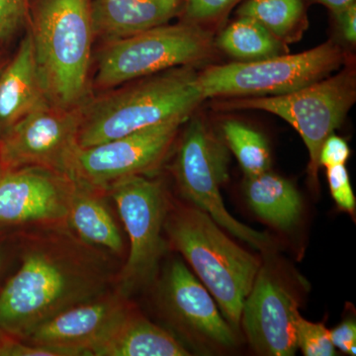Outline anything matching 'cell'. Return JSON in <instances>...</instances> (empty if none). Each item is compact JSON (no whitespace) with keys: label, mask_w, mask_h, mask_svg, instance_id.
<instances>
[{"label":"cell","mask_w":356,"mask_h":356,"mask_svg":"<svg viewBox=\"0 0 356 356\" xmlns=\"http://www.w3.org/2000/svg\"><path fill=\"white\" fill-rule=\"evenodd\" d=\"M112 277L104 254L76 236H34L0 292V337L23 341L60 312L106 293Z\"/></svg>","instance_id":"cell-1"},{"label":"cell","mask_w":356,"mask_h":356,"mask_svg":"<svg viewBox=\"0 0 356 356\" xmlns=\"http://www.w3.org/2000/svg\"><path fill=\"white\" fill-rule=\"evenodd\" d=\"M191 65L144 77L81 107L79 146L88 147L178 118H189L204 98Z\"/></svg>","instance_id":"cell-2"},{"label":"cell","mask_w":356,"mask_h":356,"mask_svg":"<svg viewBox=\"0 0 356 356\" xmlns=\"http://www.w3.org/2000/svg\"><path fill=\"white\" fill-rule=\"evenodd\" d=\"M172 247L184 255L217 302L222 315L238 329L245 300L261 269L259 259L234 243L202 210L182 207L166 214Z\"/></svg>","instance_id":"cell-3"},{"label":"cell","mask_w":356,"mask_h":356,"mask_svg":"<svg viewBox=\"0 0 356 356\" xmlns=\"http://www.w3.org/2000/svg\"><path fill=\"white\" fill-rule=\"evenodd\" d=\"M30 34L49 102L64 109L81 106L95 35L91 0H39Z\"/></svg>","instance_id":"cell-4"},{"label":"cell","mask_w":356,"mask_h":356,"mask_svg":"<svg viewBox=\"0 0 356 356\" xmlns=\"http://www.w3.org/2000/svg\"><path fill=\"white\" fill-rule=\"evenodd\" d=\"M343 60V49L329 41L294 55L210 67L197 83L204 99L283 95L331 76Z\"/></svg>","instance_id":"cell-5"},{"label":"cell","mask_w":356,"mask_h":356,"mask_svg":"<svg viewBox=\"0 0 356 356\" xmlns=\"http://www.w3.org/2000/svg\"><path fill=\"white\" fill-rule=\"evenodd\" d=\"M355 100V74L346 70L287 95L233 98L218 105L224 109L261 110L286 121L306 145L309 173L315 182L323 144L343 124Z\"/></svg>","instance_id":"cell-6"},{"label":"cell","mask_w":356,"mask_h":356,"mask_svg":"<svg viewBox=\"0 0 356 356\" xmlns=\"http://www.w3.org/2000/svg\"><path fill=\"white\" fill-rule=\"evenodd\" d=\"M108 42L100 53L95 79L102 89L192 65L211 51L209 34L194 23L161 25Z\"/></svg>","instance_id":"cell-7"},{"label":"cell","mask_w":356,"mask_h":356,"mask_svg":"<svg viewBox=\"0 0 356 356\" xmlns=\"http://www.w3.org/2000/svg\"><path fill=\"white\" fill-rule=\"evenodd\" d=\"M229 161L226 143L202 121L192 120L175 159L178 188L194 207L209 215L222 229L252 247L264 248L268 242L267 236L238 222L225 206L221 188L229 178Z\"/></svg>","instance_id":"cell-8"},{"label":"cell","mask_w":356,"mask_h":356,"mask_svg":"<svg viewBox=\"0 0 356 356\" xmlns=\"http://www.w3.org/2000/svg\"><path fill=\"white\" fill-rule=\"evenodd\" d=\"M105 192L115 201L130 240L127 261L115 280V291L129 298L153 280L165 252V196L159 182L145 175L122 178Z\"/></svg>","instance_id":"cell-9"},{"label":"cell","mask_w":356,"mask_h":356,"mask_svg":"<svg viewBox=\"0 0 356 356\" xmlns=\"http://www.w3.org/2000/svg\"><path fill=\"white\" fill-rule=\"evenodd\" d=\"M81 107L64 109L50 103L14 124L0 136L3 170L40 166L72 177V161L79 147Z\"/></svg>","instance_id":"cell-10"},{"label":"cell","mask_w":356,"mask_h":356,"mask_svg":"<svg viewBox=\"0 0 356 356\" xmlns=\"http://www.w3.org/2000/svg\"><path fill=\"white\" fill-rule=\"evenodd\" d=\"M188 119H173L95 146L79 147L70 177L105 191L122 178L152 172L165 158Z\"/></svg>","instance_id":"cell-11"},{"label":"cell","mask_w":356,"mask_h":356,"mask_svg":"<svg viewBox=\"0 0 356 356\" xmlns=\"http://www.w3.org/2000/svg\"><path fill=\"white\" fill-rule=\"evenodd\" d=\"M74 180L48 168L24 166L0 175V226L67 224Z\"/></svg>","instance_id":"cell-12"},{"label":"cell","mask_w":356,"mask_h":356,"mask_svg":"<svg viewBox=\"0 0 356 356\" xmlns=\"http://www.w3.org/2000/svg\"><path fill=\"white\" fill-rule=\"evenodd\" d=\"M296 300L266 268L259 269L242 310L248 341L259 353L291 356L297 350Z\"/></svg>","instance_id":"cell-13"},{"label":"cell","mask_w":356,"mask_h":356,"mask_svg":"<svg viewBox=\"0 0 356 356\" xmlns=\"http://www.w3.org/2000/svg\"><path fill=\"white\" fill-rule=\"evenodd\" d=\"M116 291L60 312L30 332L27 343L57 350L63 356H88L129 307Z\"/></svg>","instance_id":"cell-14"},{"label":"cell","mask_w":356,"mask_h":356,"mask_svg":"<svg viewBox=\"0 0 356 356\" xmlns=\"http://www.w3.org/2000/svg\"><path fill=\"white\" fill-rule=\"evenodd\" d=\"M163 297L168 310L187 329L224 348L235 346L233 327L218 310L207 288L184 262L175 261L168 269Z\"/></svg>","instance_id":"cell-15"},{"label":"cell","mask_w":356,"mask_h":356,"mask_svg":"<svg viewBox=\"0 0 356 356\" xmlns=\"http://www.w3.org/2000/svg\"><path fill=\"white\" fill-rule=\"evenodd\" d=\"M40 79L31 34L0 70V136L35 110L50 104Z\"/></svg>","instance_id":"cell-16"},{"label":"cell","mask_w":356,"mask_h":356,"mask_svg":"<svg viewBox=\"0 0 356 356\" xmlns=\"http://www.w3.org/2000/svg\"><path fill=\"white\" fill-rule=\"evenodd\" d=\"M184 0H91L95 34L112 40L168 24Z\"/></svg>","instance_id":"cell-17"},{"label":"cell","mask_w":356,"mask_h":356,"mask_svg":"<svg viewBox=\"0 0 356 356\" xmlns=\"http://www.w3.org/2000/svg\"><path fill=\"white\" fill-rule=\"evenodd\" d=\"M188 351L170 332L149 322L132 306L122 314L90 356H185Z\"/></svg>","instance_id":"cell-18"},{"label":"cell","mask_w":356,"mask_h":356,"mask_svg":"<svg viewBox=\"0 0 356 356\" xmlns=\"http://www.w3.org/2000/svg\"><path fill=\"white\" fill-rule=\"evenodd\" d=\"M105 194L74 180L67 225L81 242L120 255L124 252L123 238L105 201Z\"/></svg>","instance_id":"cell-19"},{"label":"cell","mask_w":356,"mask_h":356,"mask_svg":"<svg viewBox=\"0 0 356 356\" xmlns=\"http://www.w3.org/2000/svg\"><path fill=\"white\" fill-rule=\"evenodd\" d=\"M245 196L255 214L277 228L290 229L301 216L298 191L291 182L269 170L248 177Z\"/></svg>","instance_id":"cell-20"},{"label":"cell","mask_w":356,"mask_h":356,"mask_svg":"<svg viewBox=\"0 0 356 356\" xmlns=\"http://www.w3.org/2000/svg\"><path fill=\"white\" fill-rule=\"evenodd\" d=\"M218 44L236 62H252L280 55V39L248 17H240L226 28Z\"/></svg>","instance_id":"cell-21"},{"label":"cell","mask_w":356,"mask_h":356,"mask_svg":"<svg viewBox=\"0 0 356 356\" xmlns=\"http://www.w3.org/2000/svg\"><path fill=\"white\" fill-rule=\"evenodd\" d=\"M222 132L227 147L235 154L247 177L269 170L270 149L261 133L236 120L225 121Z\"/></svg>","instance_id":"cell-22"},{"label":"cell","mask_w":356,"mask_h":356,"mask_svg":"<svg viewBox=\"0 0 356 356\" xmlns=\"http://www.w3.org/2000/svg\"><path fill=\"white\" fill-rule=\"evenodd\" d=\"M302 13V0H248L238 11L240 17L257 21L277 39L291 31Z\"/></svg>","instance_id":"cell-23"},{"label":"cell","mask_w":356,"mask_h":356,"mask_svg":"<svg viewBox=\"0 0 356 356\" xmlns=\"http://www.w3.org/2000/svg\"><path fill=\"white\" fill-rule=\"evenodd\" d=\"M296 343L306 356L336 355L329 330L323 324L309 322L301 315L296 321Z\"/></svg>","instance_id":"cell-24"},{"label":"cell","mask_w":356,"mask_h":356,"mask_svg":"<svg viewBox=\"0 0 356 356\" xmlns=\"http://www.w3.org/2000/svg\"><path fill=\"white\" fill-rule=\"evenodd\" d=\"M327 177L334 202L341 210L353 214L355 210L356 201L346 165L327 168Z\"/></svg>","instance_id":"cell-25"},{"label":"cell","mask_w":356,"mask_h":356,"mask_svg":"<svg viewBox=\"0 0 356 356\" xmlns=\"http://www.w3.org/2000/svg\"><path fill=\"white\" fill-rule=\"evenodd\" d=\"M27 0H0V42L13 38L22 25Z\"/></svg>","instance_id":"cell-26"},{"label":"cell","mask_w":356,"mask_h":356,"mask_svg":"<svg viewBox=\"0 0 356 356\" xmlns=\"http://www.w3.org/2000/svg\"><path fill=\"white\" fill-rule=\"evenodd\" d=\"M238 0H185V13L193 23L216 19Z\"/></svg>","instance_id":"cell-27"},{"label":"cell","mask_w":356,"mask_h":356,"mask_svg":"<svg viewBox=\"0 0 356 356\" xmlns=\"http://www.w3.org/2000/svg\"><path fill=\"white\" fill-rule=\"evenodd\" d=\"M350 154V147L346 140L332 134L325 140L321 149L320 165L325 166V168L330 166L346 165Z\"/></svg>","instance_id":"cell-28"},{"label":"cell","mask_w":356,"mask_h":356,"mask_svg":"<svg viewBox=\"0 0 356 356\" xmlns=\"http://www.w3.org/2000/svg\"><path fill=\"white\" fill-rule=\"evenodd\" d=\"M332 343L334 348L343 353L355 355L356 325L353 321H346L330 331Z\"/></svg>","instance_id":"cell-29"},{"label":"cell","mask_w":356,"mask_h":356,"mask_svg":"<svg viewBox=\"0 0 356 356\" xmlns=\"http://www.w3.org/2000/svg\"><path fill=\"white\" fill-rule=\"evenodd\" d=\"M341 32L346 41L355 44L356 41V4H353L337 14Z\"/></svg>","instance_id":"cell-30"},{"label":"cell","mask_w":356,"mask_h":356,"mask_svg":"<svg viewBox=\"0 0 356 356\" xmlns=\"http://www.w3.org/2000/svg\"><path fill=\"white\" fill-rule=\"evenodd\" d=\"M318 1L329 7L336 15L355 4V0H318Z\"/></svg>","instance_id":"cell-31"},{"label":"cell","mask_w":356,"mask_h":356,"mask_svg":"<svg viewBox=\"0 0 356 356\" xmlns=\"http://www.w3.org/2000/svg\"><path fill=\"white\" fill-rule=\"evenodd\" d=\"M3 168H2V163H1V159H0V175H2V172H3Z\"/></svg>","instance_id":"cell-32"},{"label":"cell","mask_w":356,"mask_h":356,"mask_svg":"<svg viewBox=\"0 0 356 356\" xmlns=\"http://www.w3.org/2000/svg\"><path fill=\"white\" fill-rule=\"evenodd\" d=\"M3 63L1 62V60H0V70H1L2 67H3Z\"/></svg>","instance_id":"cell-33"},{"label":"cell","mask_w":356,"mask_h":356,"mask_svg":"<svg viewBox=\"0 0 356 356\" xmlns=\"http://www.w3.org/2000/svg\"><path fill=\"white\" fill-rule=\"evenodd\" d=\"M0 266H1V250H0Z\"/></svg>","instance_id":"cell-34"}]
</instances>
